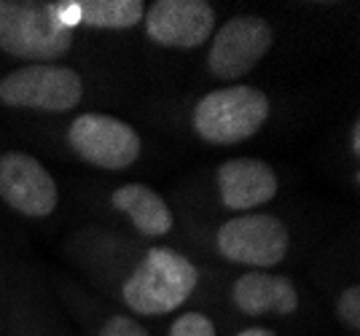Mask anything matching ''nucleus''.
Instances as JSON below:
<instances>
[{
	"label": "nucleus",
	"mask_w": 360,
	"mask_h": 336,
	"mask_svg": "<svg viewBox=\"0 0 360 336\" xmlns=\"http://www.w3.org/2000/svg\"><path fill=\"white\" fill-rule=\"evenodd\" d=\"M73 46V30L60 19L57 3L0 0V51L19 60L49 62Z\"/></svg>",
	"instance_id": "1"
},
{
	"label": "nucleus",
	"mask_w": 360,
	"mask_h": 336,
	"mask_svg": "<svg viewBox=\"0 0 360 336\" xmlns=\"http://www.w3.org/2000/svg\"><path fill=\"white\" fill-rule=\"evenodd\" d=\"M196 283L199 272L186 256L167 247H150L121 293L137 315H167L188 302Z\"/></svg>",
	"instance_id": "2"
},
{
	"label": "nucleus",
	"mask_w": 360,
	"mask_h": 336,
	"mask_svg": "<svg viewBox=\"0 0 360 336\" xmlns=\"http://www.w3.org/2000/svg\"><path fill=\"white\" fill-rule=\"evenodd\" d=\"M266 119L269 97L245 84L205 94L194 108L196 135L212 146H234L253 138Z\"/></svg>",
	"instance_id": "3"
},
{
	"label": "nucleus",
	"mask_w": 360,
	"mask_h": 336,
	"mask_svg": "<svg viewBox=\"0 0 360 336\" xmlns=\"http://www.w3.org/2000/svg\"><path fill=\"white\" fill-rule=\"evenodd\" d=\"M84 97V81L73 67L35 62L16 67L0 81V103L46 113H68Z\"/></svg>",
	"instance_id": "4"
},
{
	"label": "nucleus",
	"mask_w": 360,
	"mask_h": 336,
	"mask_svg": "<svg viewBox=\"0 0 360 336\" xmlns=\"http://www.w3.org/2000/svg\"><path fill=\"white\" fill-rule=\"evenodd\" d=\"M68 143L78 159L103 169H127L143 151L135 127L108 113L75 116L68 129Z\"/></svg>",
	"instance_id": "5"
},
{
	"label": "nucleus",
	"mask_w": 360,
	"mask_h": 336,
	"mask_svg": "<svg viewBox=\"0 0 360 336\" xmlns=\"http://www.w3.org/2000/svg\"><path fill=\"white\" fill-rule=\"evenodd\" d=\"M215 245L226 261L245 266H277L288 256L290 234L280 218L253 213L226 221L218 229Z\"/></svg>",
	"instance_id": "6"
},
{
	"label": "nucleus",
	"mask_w": 360,
	"mask_h": 336,
	"mask_svg": "<svg viewBox=\"0 0 360 336\" xmlns=\"http://www.w3.org/2000/svg\"><path fill=\"white\" fill-rule=\"evenodd\" d=\"M274 30L261 16H234L212 38L207 65L218 78L237 81L266 57Z\"/></svg>",
	"instance_id": "7"
},
{
	"label": "nucleus",
	"mask_w": 360,
	"mask_h": 336,
	"mask_svg": "<svg viewBox=\"0 0 360 336\" xmlns=\"http://www.w3.org/2000/svg\"><path fill=\"white\" fill-rule=\"evenodd\" d=\"M0 199L27 218L54 213L60 191L49 169L30 153L8 151L0 156Z\"/></svg>",
	"instance_id": "8"
},
{
	"label": "nucleus",
	"mask_w": 360,
	"mask_h": 336,
	"mask_svg": "<svg viewBox=\"0 0 360 336\" xmlns=\"http://www.w3.org/2000/svg\"><path fill=\"white\" fill-rule=\"evenodd\" d=\"M215 30V8L205 0H159L146 11V32L167 49L202 46Z\"/></svg>",
	"instance_id": "9"
},
{
	"label": "nucleus",
	"mask_w": 360,
	"mask_h": 336,
	"mask_svg": "<svg viewBox=\"0 0 360 336\" xmlns=\"http://www.w3.org/2000/svg\"><path fill=\"white\" fill-rule=\"evenodd\" d=\"M215 186L221 202L229 210H255L274 199L280 181L266 162L253 156H240L218 167Z\"/></svg>",
	"instance_id": "10"
},
{
	"label": "nucleus",
	"mask_w": 360,
	"mask_h": 336,
	"mask_svg": "<svg viewBox=\"0 0 360 336\" xmlns=\"http://www.w3.org/2000/svg\"><path fill=\"white\" fill-rule=\"evenodd\" d=\"M231 299L245 315H290L299 309L296 285L288 277L261 269L242 275L231 288Z\"/></svg>",
	"instance_id": "11"
},
{
	"label": "nucleus",
	"mask_w": 360,
	"mask_h": 336,
	"mask_svg": "<svg viewBox=\"0 0 360 336\" xmlns=\"http://www.w3.org/2000/svg\"><path fill=\"white\" fill-rule=\"evenodd\" d=\"M110 205L124 213L140 234L146 237H165L172 229V210L150 186L124 183L110 194Z\"/></svg>",
	"instance_id": "12"
},
{
	"label": "nucleus",
	"mask_w": 360,
	"mask_h": 336,
	"mask_svg": "<svg viewBox=\"0 0 360 336\" xmlns=\"http://www.w3.org/2000/svg\"><path fill=\"white\" fill-rule=\"evenodd\" d=\"M143 16L140 0H75V22L97 30H129Z\"/></svg>",
	"instance_id": "13"
},
{
	"label": "nucleus",
	"mask_w": 360,
	"mask_h": 336,
	"mask_svg": "<svg viewBox=\"0 0 360 336\" xmlns=\"http://www.w3.org/2000/svg\"><path fill=\"white\" fill-rule=\"evenodd\" d=\"M215 323L202 312H186L172 323L169 336H215Z\"/></svg>",
	"instance_id": "14"
},
{
	"label": "nucleus",
	"mask_w": 360,
	"mask_h": 336,
	"mask_svg": "<svg viewBox=\"0 0 360 336\" xmlns=\"http://www.w3.org/2000/svg\"><path fill=\"white\" fill-rule=\"evenodd\" d=\"M336 315L349 331H360V288L349 285L336 299Z\"/></svg>",
	"instance_id": "15"
},
{
	"label": "nucleus",
	"mask_w": 360,
	"mask_h": 336,
	"mask_svg": "<svg viewBox=\"0 0 360 336\" xmlns=\"http://www.w3.org/2000/svg\"><path fill=\"white\" fill-rule=\"evenodd\" d=\"M100 336H150L143 325L127 315H116L100 328Z\"/></svg>",
	"instance_id": "16"
},
{
	"label": "nucleus",
	"mask_w": 360,
	"mask_h": 336,
	"mask_svg": "<svg viewBox=\"0 0 360 336\" xmlns=\"http://www.w3.org/2000/svg\"><path fill=\"white\" fill-rule=\"evenodd\" d=\"M349 146H352V153L358 156L360 153V122L352 124V138H349Z\"/></svg>",
	"instance_id": "17"
},
{
	"label": "nucleus",
	"mask_w": 360,
	"mask_h": 336,
	"mask_svg": "<svg viewBox=\"0 0 360 336\" xmlns=\"http://www.w3.org/2000/svg\"><path fill=\"white\" fill-rule=\"evenodd\" d=\"M237 336H277L271 328H245V331H240Z\"/></svg>",
	"instance_id": "18"
}]
</instances>
